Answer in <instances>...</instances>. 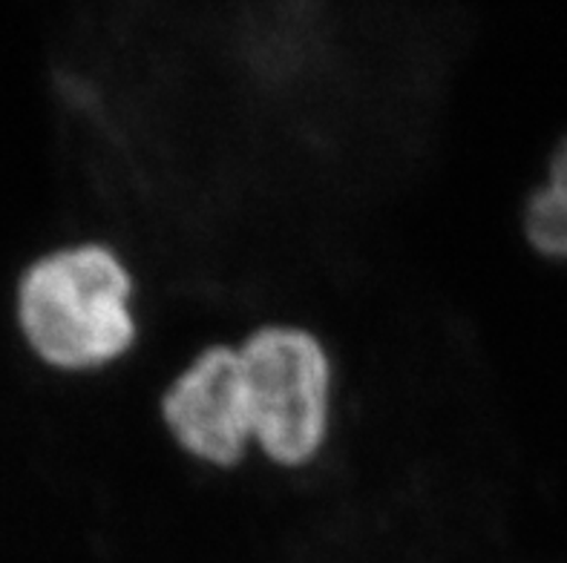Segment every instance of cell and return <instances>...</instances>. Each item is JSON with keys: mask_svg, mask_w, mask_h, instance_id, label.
<instances>
[{"mask_svg": "<svg viewBox=\"0 0 567 563\" xmlns=\"http://www.w3.org/2000/svg\"><path fill=\"white\" fill-rule=\"evenodd\" d=\"M9 314L23 354L43 374L107 377L142 345V277L110 236H70L23 259Z\"/></svg>", "mask_w": 567, "mask_h": 563, "instance_id": "1", "label": "cell"}, {"mask_svg": "<svg viewBox=\"0 0 567 563\" xmlns=\"http://www.w3.org/2000/svg\"><path fill=\"white\" fill-rule=\"evenodd\" d=\"M251 406L254 457L282 475L323 463L338 428L340 368L315 325L259 320L237 336Z\"/></svg>", "mask_w": 567, "mask_h": 563, "instance_id": "2", "label": "cell"}, {"mask_svg": "<svg viewBox=\"0 0 567 563\" xmlns=\"http://www.w3.org/2000/svg\"><path fill=\"white\" fill-rule=\"evenodd\" d=\"M158 423L185 460L234 475L254 460V426L237 340H210L171 374Z\"/></svg>", "mask_w": 567, "mask_h": 563, "instance_id": "3", "label": "cell"}, {"mask_svg": "<svg viewBox=\"0 0 567 563\" xmlns=\"http://www.w3.org/2000/svg\"><path fill=\"white\" fill-rule=\"evenodd\" d=\"M518 233L539 262L567 268V129L550 144L539 179L522 199Z\"/></svg>", "mask_w": 567, "mask_h": 563, "instance_id": "4", "label": "cell"}, {"mask_svg": "<svg viewBox=\"0 0 567 563\" xmlns=\"http://www.w3.org/2000/svg\"><path fill=\"white\" fill-rule=\"evenodd\" d=\"M412 543H417V532H415V529H412V532H410V529H398V532H395V526H386V550L389 552L403 550V546H412ZM439 546H441V541H435V550H439ZM421 550H424V546H421ZM441 550H444V546H441ZM453 552H455V546H453ZM455 555L467 557L470 563H487L482 557V552L473 550L470 543H461Z\"/></svg>", "mask_w": 567, "mask_h": 563, "instance_id": "5", "label": "cell"}]
</instances>
